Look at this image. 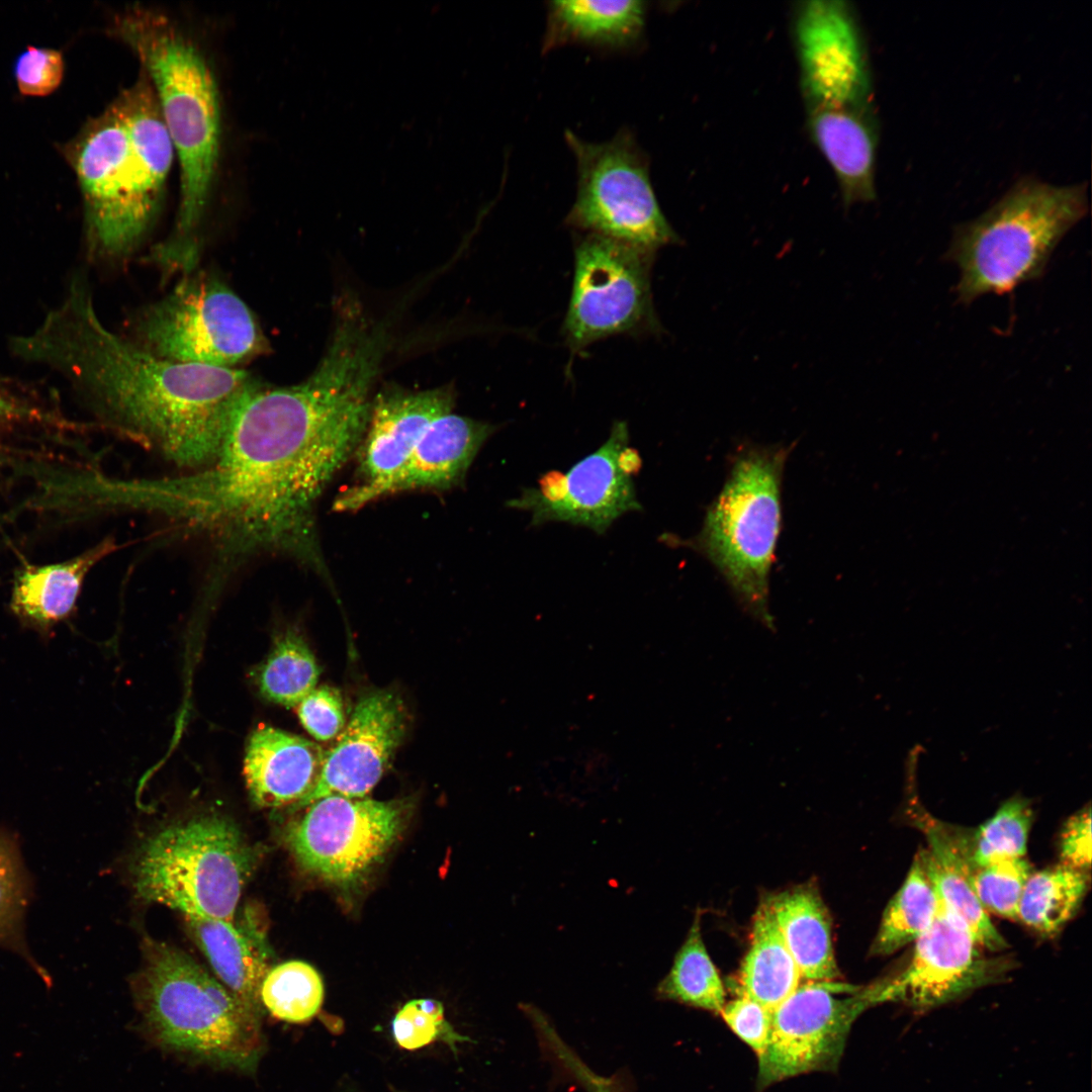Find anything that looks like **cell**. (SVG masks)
Instances as JSON below:
<instances>
[{"label": "cell", "instance_id": "1", "mask_svg": "<svg viewBox=\"0 0 1092 1092\" xmlns=\"http://www.w3.org/2000/svg\"><path fill=\"white\" fill-rule=\"evenodd\" d=\"M356 448L353 431L316 403L262 385L210 464L177 477H108L103 500L107 510L153 513L209 534L226 564L268 552L329 578L316 505Z\"/></svg>", "mask_w": 1092, "mask_h": 1092}, {"label": "cell", "instance_id": "2", "mask_svg": "<svg viewBox=\"0 0 1092 1092\" xmlns=\"http://www.w3.org/2000/svg\"><path fill=\"white\" fill-rule=\"evenodd\" d=\"M9 347L62 374L107 425L197 469L215 459L240 407L262 382L243 368L168 361L114 334L98 317L82 274L41 324Z\"/></svg>", "mask_w": 1092, "mask_h": 1092}, {"label": "cell", "instance_id": "3", "mask_svg": "<svg viewBox=\"0 0 1092 1092\" xmlns=\"http://www.w3.org/2000/svg\"><path fill=\"white\" fill-rule=\"evenodd\" d=\"M174 152L143 71L66 144L63 153L81 189L95 257L119 261L141 244L159 211Z\"/></svg>", "mask_w": 1092, "mask_h": 1092}, {"label": "cell", "instance_id": "4", "mask_svg": "<svg viewBox=\"0 0 1092 1092\" xmlns=\"http://www.w3.org/2000/svg\"><path fill=\"white\" fill-rule=\"evenodd\" d=\"M109 32L135 54L154 90L180 163V202L172 235L152 251L169 273L196 268L200 224L219 150L220 113L215 79L199 48L177 24L149 8L130 7Z\"/></svg>", "mask_w": 1092, "mask_h": 1092}, {"label": "cell", "instance_id": "5", "mask_svg": "<svg viewBox=\"0 0 1092 1092\" xmlns=\"http://www.w3.org/2000/svg\"><path fill=\"white\" fill-rule=\"evenodd\" d=\"M1087 211L1084 183L1017 181L979 217L956 230L946 259L961 272L959 301L1010 293L1040 278L1058 244Z\"/></svg>", "mask_w": 1092, "mask_h": 1092}, {"label": "cell", "instance_id": "6", "mask_svg": "<svg viewBox=\"0 0 1092 1092\" xmlns=\"http://www.w3.org/2000/svg\"><path fill=\"white\" fill-rule=\"evenodd\" d=\"M134 996L154 1040L222 1068L252 1071L262 1053L260 1013L182 950L147 945Z\"/></svg>", "mask_w": 1092, "mask_h": 1092}, {"label": "cell", "instance_id": "7", "mask_svg": "<svg viewBox=\"0 0 1092 1092\" xmlns=\"http://www.w3.org/2000/svg\"><path fill=\"white\" fill-rule=\"evenodd\" d=\"M789 450L747 448L690 540L725 578L744 609L766 627L768 577L781 530V481Z\"/></svg>", "mask_w": 1092, "mask_h": 1092}, {"label": "cell", "instance_id": "8", "mask_svg": "<svg viewBox=\"0 0 1092 1092\" xmlns=\"http://www.w3.org/2000/svg\"><path fill=\"white\" fill-rule=\"evenodd\" d=\"M256 859L232 821L199 816L169 825L142 844L132 884L140 898L185 916L233 921Z\"/></svg>", "mask_w": 1092, "mask_h": 1092}, {"label": "cell", "instance_id": "9", "mask_svg": "<svg viewBox=\"0 0 1092 1092\" xmlns=\"http://www.w3.org/2000/svg\"><path fill=\"white\" fill-rule=\"evenodd\" d=\"M131 339L149 353L176 363L242 368L270 350L256 316L216 275H182L162 299L138 312Z\"/></svg>", "mask_w": 1092, "mask_h": 1092}, {"label": "cell", "instance_id": "10", "mask_svg": "<svg viewBox=\"0 0 1092 1092\" xmlns=\"http://www.w3.org/2000/svg\"><path fill=\"white\" fill-rule=\"evenodd\" d=\"M565 140L577 169L569 226L653 253L680 242L657 201L647 155L630 129L603 143L566 130Z\"/></svg>", "mask_w": 1092, "mask_h": 1092}, {"label": "cell", "instance_id": "11", "mask_svg": "<svg viewBox=\"0 0 1092 1092\" xmlns=\"http://www.w3.org/2000/svg\"><path fill=\"white\" fill-rule=\"evenodd\" d=\"M653 259V252L613 239L594 234L578 237L562 327L572 356L612 336L662 331L652 299Z\"/></svg>", "mask_w": 1092, "mask_h": 1092}, {"label": "cell", "instance_id": "12", "mask_svg": "<svg viewBox=\"0 0 1092 1092\" xmlns=\"http://www.w3.org/2000/svg\"><path fill=\"white\" fill-rule=\"evenodd\" d=\"M410 805L331 795L299 810L284 830V840L306 873L349 888L385 856L401 834Z\"/></svg>", "mask_w": 1092, "mask_h": 1092}, {"label": "cell", "instance_id": "13", "mask_svg": "<svg viewBox=\"0 0 1092 1092\" xmlns=\"http://www.w3.org/2000/svg\"><path fill=\"white\" fill-rule=\"evenodd\" d=\"M882 1004L877 981L864 987L840 980L806 981L772 1011L757 1091L811 1072L838 1068L854 1021Z\"/></svg>", "mask_w": 1092, "mask_h": 1092}, {"label": "cell", "instance_id": "14", "mask_svg": "<svg viewBox=\"0 0 1092 1092\" xmlns=\"http://www.w3.org/2000/svg\"><path fill=\"white\" fill-rule=\"evenodd\" d=\"M628 443L627 424L615 422L609 438L598 450L565 474L546 473L537 487L525 488L508 506L531 513L535 526L559 521L605 533L625 513L641 510L632 478L639 471L641 459Z\"/></svg>", "mask_w": 1092, "mask_h": 1092}, {"label": "cell", "instance_id": "15", "mask_svg": "<svg viewBox=\"0 0 1092 1092\" xmlns=\"http://www.w3.org/2000/svg\"><path fill=\"white\" fill-rule=\"evenodd\" d=\"M1011 969L1010 960L986 956L939 899L936 915L914 941L906 966L878 980L881 1001L925 1012L1002 981Z\"/></svg>", "mask_w": 1092, "mask_h": 1092}, {"label": "cell", "instance_id": "16", "mask_svg": "<svg viewBox=\"0 0 1092 1092\" xmlns=\"http://www.w3.org/2000/svg\"><path fill=\"white\" fill-rule=\"evenodd\" d=\"M792 26L805 108L872 103L867 54L848 2H797Z\"/></svg>", "mask_w": 1092, "mask_h": 1092}, {"label": "cell", "instance_id": "17", "mask_svg": "<svg viewBox=\"0 0 1092 1092\" xmlns=\"http://www.w3.org/2000/svg\"><path fill=\"white\" fill-rule=\"evenodd\" d=\"M405 729L402 702L388 691L363 697L337 743L326 752L320 780L297 807L339 795L365 797L381 779Z\"/></svg>", "mask_w": 1092, "mask_h": 1092}, {"label": "cell", "instance_id": "18", "mask_svg": "<svg viewBox=\"0 0 1092 1092\" xmlns=\"http://www.w3.org/2000/svg\"><path fill=\"white\" fill-rule=\"evenodd\" d=\"M450 386L412 391L386 385L373 397L364 437L357 450V481L337 498L366 492L394 475L429 426L452 412Z\"/></svg>", "mask_w": 1092, "mask_h": 1092}, {"label": "cell", "instance_id": "19", "mask_svg": "<svg viewBox=\"0 0 1092 1092\" xmlns=\"http://www.w3.org/2000/svg\"><path fill=\"white\" fill-rule=\"evenodd\" d=\"M905 777L904 811L926 837L928 849L923 850L924 858L941 903L983 948L1005 949L1007 942L993 925L971 884L975 866L971 859L969 832L927 812L918 796L916 775L909 772Z\"/></svg>", "mask_w": 1092, "mask_h": 1092}, {"label": "cell", "instance_id": "20", "mask_svg": "<svg viewBox=\"0 0 1092 1092\" xmlns=\"http://www.w3.org/2000/svg\"><path fill=\"white\" fill-rule=\"evenodd\" d=\"M495 431L491 424L452 412L426 430L401 468L359 495L336 499L334 510L357 511L384 495L412 490H445L461 483L478 451Z\"/></svg>", "mask_w": 1092, "mask_h": 1092}, {"label": "cell", "instance_id": "21", "mask_svg": "<svg viewBox=\"0 0 1092 1092\" xmlns=\"http://www.w3.org/2000/svg\"><path fill=\"white\" fill-rule=\"evenodd\" d=\"M325 755L310 740L271 726L257 728L244 762L251 799L262 808L299 806L314 790Z\"/></svg>", "mask_w": 1092, "mask_h": 1092}, {"label": "cell", "instance_id": "22", "mask_svg": "<svg viewBox=\"0 0 1092 1092\" xmlns=\"http://www.w3.org/2000/svg\"><path fill=\"white\" fill-rule=\"evenodd\" d=\"M806 123L835 175L843 204L875 200L878 132L873 105L806 108Z\"/></svg>", "mask_w": 1092, "mask_h": 1092}, {"label": "cell", "instance_id": "23", "mask_svg": "<svg viewBox=\"0 0 1092 1092\" xmlns=\"http://www.w3.org/2000/svg\"><path fill=\"white\" fill-rule=\"evenodd\" d=\"M117 548L107 537L68 560L23 567L13 581L12 612L25 625L47 632L73 613L86 575Z\"/></svg>", "mask_w": 1092, "mask_h": 1092}, {"label": "cell", "instance_id": "24", "mask_svg": "<svg viewBox=\"0 0 1092 1092\" xmlns=\"http://www.w3.org/2000/svg\"><path fill=\"white\" fill-rule=\"evenodd\" d=\"M543 51L568 43L606 50L636 47L642 39L647 3L623 1H551L547 8Z\"/></svg>", "mask_w": 1092, "mask_h": 1092}, {"label": "cell", "instance_id": "25", "mask_svg": "<svg viewBox=\"0 0 1092 1092\" xmlns=\"http://www.w3.org/2000/svg\"><path fill=\"white\" fill-rule=\"evenodd\" d=\"M766 900L802 980H840L831 918L815 885H799Z\"/></svg>", "mask_w": 1092, "mask_h": 1092}, {"label": "cell", "instance_id": "26", "mask_svg": "<svg viewBox=\"0 0 1092 1092\" xmlns=\"http://www.w3.org/2000/svg\"><path fill=\"white\" fill-rule=\"evenodd\" d=\"M220 983L261 1013L260 990L269 968L264 946L233 921L185 916Z\"/></svg>", "mask_w": 1092, "mask_h": 1092}, {"label": "cell", "instance_id": "27", "mask_svg": "<svg viewBox=\"0 0 1092 1092\" xmlns=\"http://www.w3.org/2000/svg\"><path fill=\"white\" fill-rule=\"evenodd\" d=\"M800 971L765 899L754 912L749 948L737 974L738 995L774 1011L801 984Z\"/></svg>", "mask_w": 1092, "mask_h": 1092}, {"label": "cell", "instance_id": "28", "mask_svg": "<svg viewBox=\"0 0 1092 1092\" xmlns=\"http://www.w3.org/2000/svg\"><path fill=\"white\" fill-rule=\"evenodd\" d=\"M1090 880V872L1062 862L1031 872L1018 904L1017 920L1041 936L1057 935L1077 913Z\"/></svg>", "mask_w": 1092, "mask_h": 1092}, {"label": "cell", "instance_id": "29", "mask_svg": "<svg viewBox=\"0 0 1092 1092\" xmlns=\"http://www.w3.org/2000/svg\"><path fill=\"white\" fill-rule=\"evenodd\" d=\"M938 907L939 896L922 850L885 908L870 954L888 956L914 942L929 927Z\"/></svg>", "mask_w": 1092, "mask_h": 1092}, {"label": "cell", "instance_id": "30", "mask_svg": "<svg viewBox=\"0 0 1092 1092\" xmlns=\"http://www.w3.org/2000/svg\"><path fill=\"white\" fill-rule=\"evenodd\" d=\"M655 994L661 1000L714 1013L722 1010L726 992L702 938L699 911L668 973L657 984Z\"/></svg>", "mask_w": 1092, "mask_h": 1092}, {"label": "cell", "instance_id": "31", "mask_svg": "<svg viewBox=\"0 0 1092 1092\" xmlns=\"http://www.w3.org/2000/svg\"><path fill=\"white\" fill-rule=\"evenodd\" d=\"M320 668L303 639L293 631L281 635L260 666L257 684L272 703L297 706L315 689Z\"/></svg>", "mask_w": 1092, "mask_h": 1092}, {"label": "cell", "instance_id": "32", "mask_svg": "<svg viewBox=\"0 0 1092 1092\" xmlns=\"http://www.w3.org/2000/svg\"><path fill=\"white\" fill-rule=\"evenodd\" d=\"M261 1003L280 1020L303 1023L318 1012L324 984L317 971L301 961H289L269 970L260 990Z\"/></svg>", "mask_w": 1092, "mask_h": 1092}, {"label": "cell", "instance_id": "33", "mask_svg": "<svg viewBox=\"0 0 1092 1092\" xmlns=\"http://www.w3.org/2000/svg\"><path fill=\"white\" fill-rule=\"evenodd\" d=\"M1034 811L1030 800L1014 795L1005 800L988 820L970 834V853L975 867L1024 857Z\"/></svg>", "mask_w": 1092, "mask_h": 1092}, {"label": "cell", "instance_id": "34", "mask_svg": "<svg viewBox=\"0 0 1092 1092\" xmlns=\"http://www.w3.org/2000/svg\"><path fill=\"white\" fill-rule=\"evenodd\" d=\"M1031 874L1028 861L1005 859L975 867L971 875L973 890L986 912L1017 920L1018 904Z\"/></svg>", "mask_w": 1092, "mask_h": 1092}, {"label": "cell", "instance_id": "35", "mask_svg": "<svg viewBox=\"0 0 1092 1092\" xmlns=\"http://www.w3.org/2000/svg\"><path fill=\"white\" fill-rule=\"evenodd\" d=\"M395 1042L415 1051L436 1040L454 1043L463 1039L446 1021L442 1004L433 999H415L405 1003L391 1022Z\"/></svg>", "mask_w": 1092, "mask_h": 1092}, {"label": "cell", "instance_id": "36", "mask_svg": "<svg viewBox=\"0 0 1092 1092\" xmlns=\"http://www.w3.org/2000/svg\"><path fill=\"white\" fill-rule=\"evenodd\" d=\"M65 73L62 53L52 48L29 46L16 58L13 75L24 96L43 97L61 84Z\"/></svg>", "mask_w": 1092, "mask_h": 1092}, {"label": "cell", "instance_id": "37", "mask_svg": "<svg viewBox=\"0 0 1092 1092\" xmlns=\"http://www.w3.org/2000/svg\"><path fill=\"white\" fill-rule=\"evenodd\" d=\"M297 714L305 730L321 741L334 738L345 727L342 697L337 690L328 686L312 690L297 705Z\"/></svg>", "mask_w": 1092, "mask_h": 1092}, {"label": "cell", "instance_id": "38", "mask_svg": "<svg viewBox=\"0 0 1092 1092\" xmlns=\"http://www.w3.org/2000/svg\"><path fill=\"white\" fill-rule=\"evenodd\" d=\"M720 1014L728 1027L757 1057L764 1052L769 1037L772 1011L747 996L737 995L725 1002Z\"/></svg>", "mask_w": 1092, "mask_h": 1092}, {"label": "cell", "instance_id": "39", "mask_svg": "<svg viewBox=\"0 0 1092 1092\" xmlns=\"http://www.w3.org/2000/svg\"><path fill=\"white\" fill-rule=\"evenodd\" d=\"M24 905V881L16 851L0 835V938L15 930Z\"/></svg>", "mask_w": 1092, "mask_h": 1092}, {"label": "cell", "instance_id": "40", "mask_svg": "<svg viewBox=\"0 0 1092 1092\" xmlns=\"http://www.w3.org/2000/svg\"><path fill=\"white\" fill-rule=\"evenodd\" d=\"M1061 862L1090 872L1091 868V808L1088 803L1071 815L1060 834Z\"/></svg>", "mask_w": 1092, "mask_h": 1092}, {"label": "cell", "instance_id": "41", "mask_svg": "<svg viewBox=\"0 0 1092 1092\" xmlns=\"http://www.w3.org/2000/svg\"><path fill=\"white\" fill-rule=\"evenodd\" d=\"M15 388L17 386L11 379L0 374V429L10 421L35 414L34 408L29 406Z\"/></svg>", "mask_w": 1092, "mask_h": 1092}]
</instances>
